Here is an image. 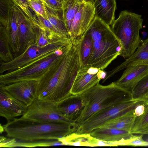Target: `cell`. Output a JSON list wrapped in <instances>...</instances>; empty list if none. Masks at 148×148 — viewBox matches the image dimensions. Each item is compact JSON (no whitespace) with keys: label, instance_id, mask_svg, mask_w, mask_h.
Instances as JSON below:
<instances>
[{"label":"cell","instance_id":"cell-27","mask_svg":"<svg viewBox=\"0 0 148 148\" xmlns=\"http://www.w3.org/2000/svg\"><path fill=\"white\" fill-rule=\"evenodd\" d=\"M35 26L36 41L35 44L40 46H45L52 43L63 40L55 39L52 38L44 29L32 20Z\"/></svg>","mask_w":148,"mask_h":148},{"label":"cell","instance_id":"cell-3","mask_svg":"<svg viewBox=\"0 0 148 148\" xmlns=\"http://www.w3.org/2000/svg\"><path fill=\"white\" fill-rule=\"evenodd\" d=\"M86 32L91 37L93 51L86 67L103 70L120 56L121 46L111 27L95 16Z\"/></svg>","mask_w":148,"mask_h":148},{"label":"cell","instance_id":"cell-33","mask_svg":"<svg viewBox=\"0 0 148 148\" xmlns=\"http://www.w3.org/2000/svg\"><path fill=\"white\" fill-rule=\"evenodd\" d=\"M14 4L20 8L30 18H33L34 15L30 10L28 0H11Z\"/></svg>","mask_w":148,"mask_h":148},{"label":"cell","instance_id":"cell-28","mask_svg":"<svg viewBox=\"0 0 148 148\" xmlns=\"http://www.w3.org/2000/svg\"><path fill=\"white\" fill-rule=\"evenodd\" d=\"M64 144L58 140L39 141L34 142H24L16 140L13 138L11 147H34L64 145Z\"/></svg>","mask_w":148,"mask_h":148},{"label":"cell","instance_id":"cell-36","mask_svg":"<svg viewBox=\"0 0 148 148\" xmlns=\"http://www.w3.org/2000/svg\"><path fill=\"white\" fill-rule=\"evenodd\" d=\"M107 73L103 70L99 69L97 73V75L98 78L101 80L104 79L106 77Z\"/></svg>","mask_w":148,"mask_h":148},{"label":"cell","instance_id":"cell-1","mask_svg":"<svg viewBox=\"0 0 148 148\" xmlns=\"http://www.w3.org/2000/svg\"><path fill=\"white\" fill-rule=\"evenodd\" d=\"M81 67L77 49L72 44L62 58L38 81L36 99L57 102L71 95Z\"/></svg>","mask_w":148,"mask_h":148},{"label":"cell","instance_id":"cell-32","mask_svg":"<svg viewBox=\"0 0 148 148\" xmlns=\"http://www.w3.org/2000/svg\"><path fill=\"white\" fill-rule=\"evenodd\" d=\"M123 146H148V141H146L143 139L142 134L139 136H135L132 134L129 138L125 140Z\"/></svg>","mask_w":148,"mask_h":148},{"label":"cell","instance_id":"cell-4","mask_svg":"<svg viewBox=\"0 0 148 148\" xmlns=\"http://www.w3.org/2000/svg\"><path fill=\"white\" fill-rule=\"evenodd\" d=\"M80 95L84 107L75 121L78 125L99 111L133 98L131 92L117 86L114 82L106 86L99 83Z\"/></svg>","mask_w":148,"mask_h":148},{"label":"cell","instance_id":"cell-18","mask_svg":"<svg viewBox=\"0 0 148 148\" xmlns=\"http://www.w3.org/2000/svg\"><path fill=\"white\" fill-rule=\"evenodd\" d=\"M90 67H81L74 79L71 90L72 95H80L99 83L97 74H90L87 72Z\"/></svg>","mask_w":148,"mask_h":148},{"label":"cell","instance_id":"cell-5","mask_svg":"<svg viewBox=\"0 0 148 148\" xmlns=\"http://www.w3.org/2000/svg\"><path fill=\"white\" fill-rule=\"evenodd\" d=\"M141 15L127 10L122 11L111 28L121 46L120 56L125 59L134 53L141 40L139 32L142 27Z\"/></svg>","mask_w":148,"mask_h":148},{"label":"cell","instance_id":"cell-21","mask_svg":"<svg viewBox=\"0 0 148 148\" xmlns=\"http://www.w3.org/2000/svg\"><path fill=\"white\" fill-rule=\"evenodd\" d=\"M134 112V110L131 111L110 121L100 127L114 128L130 133L136 117Z\"/></svg>","mask_w":148,"mask_h":148},{"label":"cell","instance_id":"cell-17","mask_svg":"<svg viewBox=\"0 0 148 148\" xmlns=\"http://www.w3.org/2000/svg\"><path fill=\"white\" fill-rule=\"evenodd\" d=\"M19 10V7L14 4L4 16L0 17V26L5 27L9 32L10 47L14 55L16 53L17 44Z\"/></svg>","mask_w":148,"mask_h":148},{"label":"cell","instance_id":"cell-15","mask_svg":"<svg viewBox=\"0 0 148 148\" xmlns=\"http://www.w3.org/2000/svg\"><path fill=\"white\" fill-rule=\"evenodd\" d=\"M145 65H148V38L141 40L133 54L119 65L107 73L105 82L114 75L129 66Z\"/></svg>","mask_w":148,"mask_h":148},{"label":"cell","instance_id":"cell-20","mask_svg":"<svg viewBox=\"0 0 148 148\" xmlns=\"http://www.w3.org/2000/svg\"><path fill=\"white\" fill-rule=\"evenodd\" d=\"M92 137L105 141L117 142L129 138L132 134L126 130L112 128L99 127L90 133Z\"/></svg>","mask_w":148,"mask_h":148},{"label":"cell","instance_id":"cell-6","mask_svg":"<svg viewBox=\"0 0 148 148\" xmlns=\"http://www.w3.org/2000/svg\"><path fill=\"white\" fill-rule=\"evenodd\" d=\"M71 44L60 48L45 58L8 73L0 74V85L19 82L40 80L63 56Z\"/></svg>","mask_w":148,"mask_h":148},{"label":"cell","instance_id":"cell-41","mask_svg":"<svg viewBox=\"0 0 148 148\" xmlns=\"http://www.w3.org/2000/svg\"><path fill=\"white\" fill-rule=\"evenodd\" d=\"M75 0L79 1H84V0Z\"/></svg>","mask_w":148,"mask_h":148},{"label":"cell","instance_id":"cell-10","mask_svg":"<svg viewBox=\"0 0 148 148\" xmlns=\"http://www.w3.org/2000/svg\"><path fill=\"white\" fill-rule=\"evenodd\" d=\"M95 16L93 3L89 0L83 1L75 16L69 33L73 45L76 46L80 41Z\"/></svg>","mask_w":148,"mask_h":148},{"label":"cell","instance_id":"cell-40","mask_svg":"<svg viewBox=\"0 0 148 148\" xmlns=\"http://www.w3.org/2000/svg\"><path fill=\"white\" fill-rule=\"evenodd\" d=\"M91 1L92 3H93L95 0H89Z\"/></svg>","mask_w":148,"mask_h":148},{"label":"cell","instance_id":"cell-37","mask_svg":"<svg viewBox=\"0 0 148 148\" xmlns=\"http://www.w3.org/2000/svg\"><path fill=\"white\" fill-rule=\"evenodd\" d=\"M99 70L97 68L91 67L89 68L87 72L90 74H95L97 73Z\"/></svg>","mask_w":148,"mask_h":148},{"label":"cell","instance_id":"cell-44","mask_svg":"<svg viewBox=\"0 0 148 148\" xmlns=\"http://www.w3.org/2000/svg\"><path fill=\"white\" fill-rule=\"evenodd\" d=\"M148 1V0H147Z\"/></svg>","mask_w":148,"mask_h":148},{"label":"cell","instance_id":"cell-13","mask_svg":"<svg viewBox=\"0 0 148 148\" xmlns=\"http://www.w3.org/2000/svg\"><path fill=\"white\" fill-rule=\"evenodd\" d=\"M37 82L35 80L24 81L5 85H0V87L28 107L36 99Z\"/></svg>","mask_w":148,"mask_h":148},{"label":"cell","instance_id":"cell-24","mask_svg":"<svg viewBox=\"0 0 148 148\" xmlns=\"http://www.w3.org/2000/svg\"><path fill=\"white\" fill-rule=\"evenodd\" d=\"M83 1L66 0L63 3L62 19L69 34L75 16Z\"/></svg>","mask_w":148,"mask_h":148},{"label":"cell","instance_id":"cell-42","mask_svg":"<svg viewBox=\"0 0 148 148\" xmlns=\"http://www.w3.org/2000/svg\"><path fill=\"white\" fill-rule=\"evenodd\" d=\"M66 0H62V2H63V3L65 1H66Z\"/></svg>","mask_w":148,"mask_h":148},{"label":"cell","instance_id":"cell-31","mask_svg":"<svg viewBox=\"0 0 148 148\" xmlns=\"http://www.w3.org/2000/svg\"><path fill=\"white\" fill-rule=\"evenodd\" d=\"M148 89V75L144 77L137 85L132 93L133 97H141Z\"/></svg>","mask_w":148,"mask_h":148},{"label":"cell","instance_id":"cell-39","mask_svg":"<svg viewBox=\"0 0 148 148\" xmlns=\"http://www.w3.org/2000/svg\"><path fill=\"white\" fill-rule=\"evenodd\" d=\"M4 131V129L3 127V126L1 125L0 124V132L1 134Z\"/></svg>","mask_w":148,"mask_h":148},{"label":"cell","instance_id":"cell-11","mask_svg":"<svg viewBox=\"0 0 148 148\" xmlns=\"http://www.w3.org/2000/svg\"><path fill=\"white\" fill-rule=\"evenodd\" d=\"M18 37L15 58L23 53L36 41L35 26L32 20L19 8L18 17Z\"/></svg>","mask_w":148,"mask_h":148},{"label":"cell","instance_id":"cell-9","mask_svg":"<svg viewBox=\"0 0 148 148\" xmlns=\"http://www.w3.org/2000/svg\"><path fill=\"white\" fill-rule=\"evenodd\" d=\"M57 102L35 99L20 118L29 121L46 123L75 122L65 118L60 113L57 109Z\"/></svg>","mask_w":148,"mask_h":148},{"label":"cell","instance_id":"cell-30","mask_svg":"<svg viewBox=\"0 0 148 148\" xmlns=\"http://www.w3.org/2000/svg\"><path fill=\"white\" fill-rule=\"evenodd\" d=\"M28 3L30 8L35 13L48 19L45 4L43 1L40 0H29Z\"/></svg>","mask_w":148,"mask_h":148},{"label":"cell","instance_id":"cell-19","mask_svg":"<svg viewBox=\"0 0 148 148\" xmlns=\"http://www.w3.org/2000/svg\"><path fill=\"white\" fill-rule=\"evenodd\" d=\"M93 3L95 16L108 25H111L115 20L116 0H95Z\"/></svg>","mask_w":148,"mask_h":148},{"label":"cell","instance_id":"cell-26","mask_svg":"<svg viewBox=\"0 0 148 148\" xmlns=\"http://www.w3.org/2000/svg\"><path fill=\"white\" fill-rule=\"evenodd\" d=\"M48 18L52 25L62 34L70 38L69 32L62 18L60 16L58 11L53 9L45 4Z\"/></svg>","mask_w":148,"mask_h":148},{"label":"cell","instance_id":"cell-43","mask_svg":"<svg viewBox=\"0 0 148 148\" xmlns=\"http://www.w3.org/2000/svg\"><path fill=\"white\" fill-rule=\"evenodd\" d=\"M41 0V1H43L44 2V0Z\"/></svg>","mask_w":148,"mask_h":148},{"label":"cell","instance_id":"cell-14","mask_svg":"<svg viewBox=\"0 0 148 148\" xmlns=\"http://www.w3.org/2000/svg\"><path fill=\"white\" fill-rule=\"evenodd\" d=\"M148 75V65H136L126 68L120 78L114 82L119 86L131 93L138 84Z\"/></svg>","mask_w":148,"mask_h":148},{"label":"cell","instance_id":"cell-35","mask_svg":"<svg viewBox=\"0 0 148 148\" xmlns=\"http://www.w3.org/2000/svg\"><path fill=\"white\" fill-rule=\"evenodd\" d=\"M147 100L138 104L136 107L134 112L136 117L140 116L143 113L145 107V102Z\"/></svg>","mask_w":148,"mask_h":148},{"label":"cell","instance_id":"cell-22","mask_svg":"<svg viewBox=\"0 0 148 148\" xmlns=\"http://www.w3.org/2000/svg\"><path fill=\"white\" fill-rule=\"evenodd\" d=\"M75 46L78 53L81 67H86L93 51V42L91 37L86 32L80 41Z\"/></svg>","mask_w":148,"mask_h":148},{"label":"cell","instance_id":"cell-12","mask_svg":"<svg viewBox=\"0 0 148 148\" xmlns=\"http://www.w3.org/2000/svg\"><path fill=\"white\" fill-rule=\"evenodd\" d=\"M28 106L0 87V116L9 122L16 117L22 116Z\"/></svg>","mask_w":148,"mask_h":148},{"label":"cell","instance_id":"cell-8","mask_svg":"<svg viewBox=\"0 0 148 148\" xmlns=\"http://www.w3.org/2000/svg\"><path fill=\"white\" fill-rule=\"evenodd\" d=\"M70 38H66L45 46L35 44L29 46L22 53L10 62H0V74L8 73L35 62L42 59L59 49L71 44Z\"/></svg>","mask_w":148,"mask_h":148},{"label":"cell","instance_id":"cell-23","mask_svg":"<svg viewBox=\"0 0 148 148\" xmlns=\"http://www.w3.org/2000/svg\"><path fill=\"white\" fill-rule=\"evenodd\" d=\"M12 53L10 45L9 32L5 27L0 26V62H7L12 60L14 58Z\"/></svg>","mask_w":148,"mask_h":148},{"label":"cell","instance_id":"cell-2","mask_svg":"<svg viewBox=\"0 0 148 148\" xmlns=\"http://www.w3.org/2000/svg\"><path fill=\"white\" fill-rule=\"evenodd\" d=\"M3 126L8 137L24 142L59 140L75 132V122H42L15 118Z\"/></svg>","mask_w":148,"mask_h":148},{"label":"cell","instance_id":"cell-29","mask_svg":"<svg viewBox=\"0 0 148 148\" xmlns=\"http://www.w3.org/2000/svg\"><path fill=\"white\" fill-rule=\"evenodd\" d=\"M148 127V99L146 101L144 112L140 116L136 117L131 131V134H138L141 130Z\"/></svg>","mask_w":148,"mask_h":148},{"label":"cell","instance_id":"cell-16","mask_svg":"<svg viewBox=\"0 0 148 148\" xmlns=\"http://www.w3.org/2000/svg\"><path fill=\"white\" fill-rule=\"evenodd\" d=\"M84 107V103L81 95H71L57 102L58 111L64 117L73 121L81 113Z\"/></svg>","mask_w":148,"mask_h":148},{"label":"cell","instance_id":"cell-38","mask_svg":"<svg viewBox=\"0 0 148 148\" xmlns=\"http://www.w3.org/2000/svg\"><path fill=\"white\" fill-rule=\"evenodd\" d=\"M141 97L148 99V89L144 93Z\"/></svg>","mask_w":148,"mask_h":148},{"label":"cell","instance_id":"cell-7","mask_svg":"<svg viewBox=\"0 0 148 148\" xmlns=\"http://www.w3.org/2000/svg\"><path fill=\"white\" fill-rule=\"evenodd\" d=\"M147 100L142 97L132 98L100 111L79 125L75 133H90L108 121L134 110L137 105Z\"/></svg>","mask_w":148,"mask_h":148},{"label":"cell","instance_id":"cell-25","mask_svg":"<svg viewBox=\"0 0 148 148\" xmlns=\"http://www.w3.org/2000/svg\"><path fill=\"white\" fill-rule=\"evenodd\" d=\"M91 136L89 133L78 134L74 132L59 140L64 145L89 146Z\"/></svg>","mask_w":148,"mask_h":148},{"label":"cell","instance_id":"cell-34","mask_svg":"<svg viewBox=\"0 0 148 148\" xmlns=\"http://www.w3.org/2000/svg\"><path fill=\"white\" fill-rule=\"evenodd\" d=\"M45 4L50 8L58 11H62L63 2L62 0H44Z\"/></svg>","mask_w":148,"mask_h":148}]
</instances>
